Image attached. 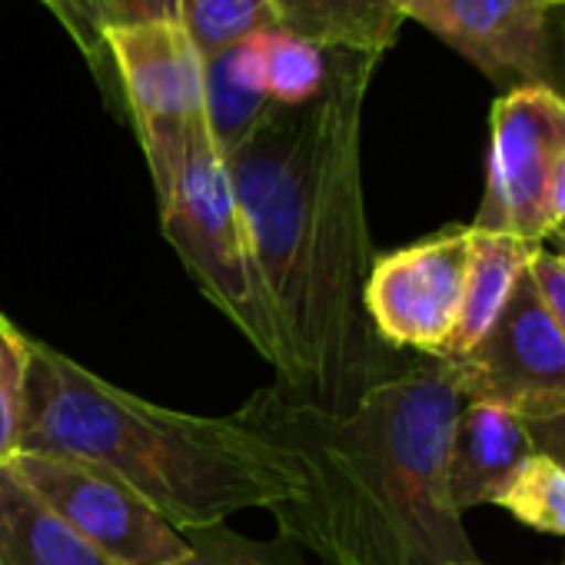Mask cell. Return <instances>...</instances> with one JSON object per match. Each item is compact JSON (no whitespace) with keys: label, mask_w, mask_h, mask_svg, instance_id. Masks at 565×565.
Wrapping results in <instances>:
<instances>
[{"label":"cell","mask_w":565,"mask_h":565,"mask_svg":"<svg viewBox=\"0 0 565 565\" xmlns=\"http://www.w3.org/2000/svg\"><path fill=\"white\" fill-rule=\"evenodd\" d=\"M552 4H562V8H565V0H552Z\"/></svg>","instance_id":"cell-26"},{"label":"cell","mask_w":565,"mask_h":565,"mask_svg":"<svg viewBox=\"0 0 565 565\" xmlns=\"http://www.w3.org/2000/svg\"><path fill=\"white\" fill-rule=\"evenodd\" d=\"M535 452L522 416L495 403H466L456 416L446 486L459 515L492 505L505 479Z\"/></svg>","instance_id":"cell-11"},{"label":"cell","mask_w":565,"mask_h":565,"mask_svg":"<svg viewBox=\"0 0 565 565\" xmlns=\"http://www.w3.org/2000/svg\"><path fill=\"white\" fill-rule=\"evenodd\" d=\"M180 28L206 61L279 24L273 0H180Z\"/></svg>","instance_id":"cell-17"},{"label":"cell","mask_w":565,"mask_h":565,"mask_svg":"<svg viewBox=\"0 0 565 565\" xmlns=\"http://www.w3.org/2000/svg\"><path fill=\"white\" fill-rule=\"evenodd\" d=\"M472 226H449L403 249L373 256L363 310L393 353L443 360L462 303Z\"/></svg>","instance_id":"cell-8"},{"label":"cell","mask_w":565,"mask_h":565,"mask_svg":"<svg viewBox=\"0 0 565 565\" xmlns=\"http://www.w3.org/2000/svg\"><path fill=\"white\" fill-rule=\"evenodd\" d=\"M190 555L180 565H320L290 535L276 532L273 539H249L230 525H210L183 532Z\"/></svg>","instance_id":"cell-18"},{"label":"cell","mask_w":565,"mask_h":565,"mask_svg":"<svg viewBox=\"0 0 565 565\" xmlns=\"http://www.w3.org/2000/svg\"><path fill=\"white\" fill-rule=\"evenodd\" d=\"M21 452L97 466L180 532L276 509L303 489L297 462L236 416L163 409L38 340Z\"/></svg>","instance_id":"cell-3"},{"label":"cell","mask_w":565,"mask_h":565,"mask_svg":"<svg viewBox=\"0 0 565 565\" xmlns=\"http://www.w3.org/2000/svg\"><path fill=\"white\" fill-rule=\"evenodd\" d=\"M41 4L64 24V31L74 38L81 54L94 64L104 67L107 47H104V14L100 0H41Z\"/></svg>","instance_id":"cell-20"},{"label":"cell","mask_w":565,"mask_h":565,"mask_svg":"<svg viewBox=\"0 0 565 565\" xmlns=\"http://www.w3.org/2000/svg\"><path fill=\"white\" fill-rule=\"evenodd\" d=\"M0 565H114L54 515L14 466H0Z\"/></svg>","instance_id":"cell-12"},{"label":"cell","mask_w":565,"mask_h":565,"mask_svg":"<svg viewBox=\"0 0 565 565\" xmlns=\"http://www.w3.org/2000/svg\"><path fill=\"white\" fill-rule=\"evenodd\" d=\"M104 34L110 28L180 24V0H100Z\"/></svg>","instance_id":"cell-21"},{"label":"cell","mask_w":565,"mask_h":565,"mask_svg":"<svg viewBox=\"0 0 565 565\" xmlns=\"http://www.w3.org/2000/svg\"><path fill=\"white\" fill-rule=\"evenodd\" d=\"M522 423H525V429L532 436L535 452H545V456H552L555 462L565 466V413L535 416V419H522ZM558 565H565V555H562Z\"/></svg>","instance_id":"cell-23"},{"label":"cell","mask_w":565,"mask_h":565,"mask_svg":"<svg viewBox=\"0 0 565 565\" xmlns=\"http://www.w3.org/2000/svg\"><path fill=\"white\" fill-rule=\"evenodd\" d=\"M380 61L330 51L323 94L269 107L223 153L263 290L287 353L282 393L350 409L409 363L380 343L363 310L373 243L363 203L360 127Z\"/></svg>","instance_id":"cell-1"},{"label":"cell","mask_w":565,"mask_h":565,"mask_svg":"<svg viewBox=\"0 0 565 565\" xmlns=\"http://www.w3.org/2000/svg\"><path fill=\"white\" fill-rule=\"evenodd\" d=\"M565 153V94L515 87L492 100L486 193L472 230L548 243L552 180Z\"/></svg>","instance_id":"cell-5"},{"label":"cell","mask_w":565,"mask_h":565,"mask_svg":"<svg viewBox=\"0 0 565 565\" xmlns=\"http://www.w3.org/2000/svg\"><path fill=\"white\" fill-rule=\"evenodd\" d=\"M104 47L160 203L180 170L193 124L203 117V57L180 24L110 28Z\"/></svg>","instance_id":"cell-7"},{"label":"cell","mask_w":565,"mask_h":565,"mask_svg":"<svg viewBox=\"0 0 565 565\" xmlns=\"http://www.w3.org/2000/svg\"><path fill=\"white\" fill-rule=\"evenodd\" d=\"M160 230L200 294L273 366L276 380H282L287 353L276 333L226 160L210 137L206 117L193 124L180 170L160 200Z\"/></svg>","instance_id":"cell-4"},{"label":"cell","mask_w":565,"mask_h":565,"mask_svg":"<svg viewBox=\"0 0 565 565\" xmlns=\"http://www.w3.org/2000/svg\"><path fill=\"white\" fill-rule=\"evenodd\" d=\"M539 246L542 243L472 230V256H469V269H466L459 320H456V330H452V340H449L443 360L466 356L492 330L495 317L502 313V307L515 287V279L529 269Z\"/></svg>","instance_id":"cell-13"},{"label":"cell","mask_w":565,"mask_h":565,"mask_svg":"<svg viewBox=\"0 0 565 565\" xmlns=\"http://www.w3.org/2000/svg\"><path fill=\"white\" fill-rule=\"evenodd\" d=\"M495 509H505L529 529L565 539V466L545 452H532L495 492Z\"/></svg>","instance_id":"cell-16"},{"label":"cell","mask_w":565,"mask_h":565,"mask_svg":"<svg viewBox=\"0 0 565 565\" xmlns=\"http://www.w3.org/2000/svg\"><path fill=\"white\" fill-rule=\"evenodd\" d=\"M276 24L313 41L323 51L383 61L403 31L390 0H273Z\"/></svg>","instance_id":"cell-14"},{"label":"cell","mask_w":565,"mask_h":565,"mask_svg":"<svg viewBox=\"0 0 565 565\" xmlns=\"http://www.w3.org/2000/svg\"><path fill=\"white\" fill-rule=\"evenodd\" d=\"M266 54V90L276 107H307L313 104L330 77V51L294 31H263Z\"/></svg>","instance_id":"cell-15"},{"label":"cell","mask_w":565,"mask_h":565,"mask_svg":"<svg viewBox=\"0 0 565 565\" xmlns=\"http://www.w3.org/2000/svg\"><path fill=\"white\" fill-rule=\"evenodd\" d=\"M31 343L4 313H0V466L21 456L28 426V380Z\"/></svg>","instance_id":"cell-19"},{"label":"cell","mask_w":565,"mask_h":565,"mask_svg":"<svg viewBox=\"0 0 565 565\" xmlns=\"http://www.w3.org/2000/svg\"><path fill=\"white\" fill-rule=\"evenodd\" d=\"M469 403H495L522 419L565 413V337L548 313L532 263L492 330L459 360H443Z\"/></svg>","instance_id":"cell-9"},{"label":"cell","mask_w":565,"mask_h":565,"mask_svg":"<svg viewBox=\"0 0 565 565\" xmlns=\"http://www.w3.org/2000/svg\"><path fill=\"white\" fill-rule=\"evenodd\" d=\"M466 565H486V562H482V558H479V562H466Z\"/></svg>","instance_id":"cell-25"},{"label":"cell","mask_w":565,"mask_h":565,"mask_svg":"<svg viewBox=\"0 0 565 565\" xmlns=\"http://www.w3.org/2000/svg\"><path fill=\"white\" fill-rule=\"evenodd\" d=\"M11 466L34 495L107 562L180 565L190 555L186 535L110 472L41 452H21Z\"/></svg>","instance_id":"cell-10"},{"label":"cell","mask_w":565,"mask_h":565,"mask_svg":"<svg viewBox=\"0 0 565 565\" xmlns=\"http://www.w3.org/2000/svg\"><path fill=\"white\" fill-rule=\"evenodd\" d=\"M462 393L443 360H413L350 409L259 390L233 416L287 452L303 489L276 529L320 565L479 562L446 486Z\"/></svg>","instance_id":"cell-2"},{"label":"cell","mask_w":565,"mask_h":565,"mask_svg":"<svg viewBox=\"0 0 565 565\" xmlns=\"http://www.w3.org/2000/svg\"><path fill=\"white\" fill-rule=\"evenodd\" d=\"M552 243H555L552 249H555V253L562 256V263H565V226H558V230L552 233Z\"/></svg>","instance_id":"cell-24"},{"label":"cell","mask_w":565,"mask_h":565,"mask_svg":"<svg viewBox=\"0 0 565 565\" xmlns=\"http://www.w3.org/2000/svg\"><path fill=\"white\" fill-rule=\"evenodd\" d=\"M505 90L565 94V8L552 0H390Z\"/></svg>","instance_id":"cell-6"},{"label":"cell","mask_w":565,"mask_h":565,"mask_svg":"<svg viewBox=\"0 0 565 565\" xmlns=\"http://www.w3.org/2000/svg\"><path fill=\"white\" fill-rule=\"evenodd\" d=\"M532 276H535V287L548 307V313L555 317L562 337H565V263L555 249L539 246V253L532 256Z\"/></svg>","instance_id":"cell-22"}]
</instances>
